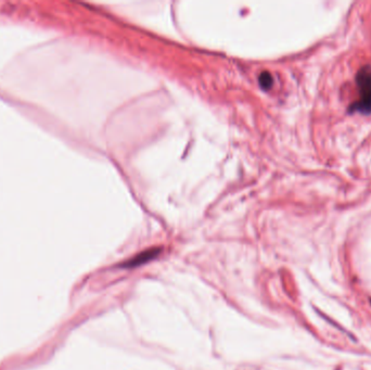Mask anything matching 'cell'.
Here are the masks:
<instances>
[{
  "label": "cell",
  "mask_w": 371,
  "mask_h": 370,
  "mask_svg": "<svg viewBox=\"0 0 371 370\" xmlns=\"http://www.w3.org/2000/svg\"><path fill=\"white\" fill-rule=\"evenodd\" d=\"M356 85L358 87L359 99L353 102L348 112H359L362 114L371 113V66L365 65L356 74Z\"/></svg>",
  "instance_id": "cell-1"
},
{
  "label": "cell",
  "mask_w": 371,
  "mask_h": 370,
  "mask_svg": "<svg viewBox=\"0 0 371 370\" xmlns=\"http://www.w3.org/2000/svg\"><path fill=\"white\" fill-rule=\"evenodd\" d=\"M159 252H161V249H150V250L143 251L142 253L136 255L133 259L126 262V263L124 264V266H125V267H135V266L144 264V263H147V262L151 261L152 259L156 258V256L159 253Z\"/></svg>",
  "instance_id": "cell-2"
},
{
  "label": "cell",
  "mask_w": 371,
  "mask_h": 370,
  "mask_svg": "<svg viewBox=\"0 0 371 370\" xmlns=\"http://www.w3.org/2000/svg\"><path fill=\"white\" fill-rule=\"evenodd\" d=\"M259 81L260 85L263 89L268 90L274 84V79H272V76L270 75L269 72H262L259 77Z\"/></svg>",
  "instance_id": "cell-3"
}]
</instances>
